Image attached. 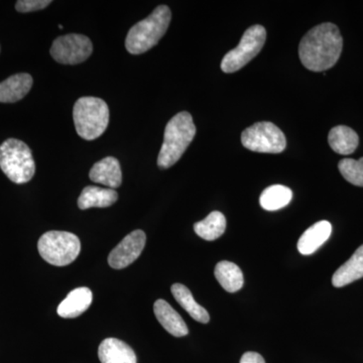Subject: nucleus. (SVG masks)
I'll return each mask as SVG.
<instances>
[{
	"label": "nucleus",
	"instance_id": "20e7f679",
	"mask_svg": "<svg viewBox=\"0 0 363 363\" xmlns=\"http://www.w3.org/2000/svg\"><path fill=\"white\" fill-rule=\"evenodd\" d=\"M73 119L80 138L86 140H96L108 126V105L100 98L81 97L74 105Z\"/></svg>",
	"mask_w": 363,
	"mask_h": 363
},
{
	"label": "nucleus",
	"instance_id": "6e6552de",
	"mask_svg": "<svg viewBox=\"0 0 363 363\" xmlns=\"http://www.w3.org/2000/svg\"><path fill=\"white\" fill-rule=\"evenodd\" d=\"M241 143L252 152L279 154L286 147V136L278 126L269 121L257 123L241 133Z\"/></svg>",
	"mask_w": 363,
	"mask_h": 363
},
{
	"label": "nucleus",
	"instance_id": "a211bd4d",
	"mask_svg": "<svg viewBox=\"0 0 363 363\" xmlns=\"http://www.w3.org/2000/svg\"><path fill=\"white\" fill-rule=\"evenodd\" d=\"M118 199L116 190L109 188H100L88 186L81 193L78 199V206L81 210L89 208H106L111 206Z\"/></svg>",
	"mask_w": 363,
	"mask_h": 363
},
{
	"label": "nucleus",
	"instance_id": "39448f33",
	"mask_svg": "<svg viewBox=\"0 0 363 363\" xmlns=\"http://www.w3.org/2000/svg\"><path fill=\"white\" fill-rule=\"evenodd\" d=\"M0 168L13 183H28L35 173L32 150L21 140L9 138L0 145Z\"/></svg>",
	"mask_w": 363,
	"mask_h": 363
},
{
	"label": "nucleus",
	"instance_id": "0eeeda50",
	"mask_svg": "<svg viewBox=\"0 0 363 363\" xmlns=\"http://www.w3.org/2000/svg\"><path fill=\"white\" fill-rule=\"evenodd\" d=\"M267 40V30L262 26L248 28L235 49L227 52L221 61V70L224 73H234L247 65L259 54Z\"/></svg>",
	"mask_w": 363,
	"mask_h": 363
},
{
	"label": "nucleus",
	"instance_id": "dca6fc26",
	"mask_svg": "<svg viewBox=\"0 0 363 363\" xmlns=\"http://www.w3.org/2000/svg\"><path fill=\"white\" fill-rule=\"evenodd\" d=\"M93 295L86 286L77 288L68 294L65 300L59 305L58 314L65 319L77 318L88 310L92 303Z\"/></svg>",
	"mask_w": 363,
	"mask_h": 363
},
{
	"label": "nucleus",
	"instance_id": "7ed1b4c3",
	"mask_svg": "<svg viewBox=\"0 0 363 363\" xmlns=\"http://www.w3.org/2000/svg\"><path fill=\"white\" fill-rule=\"evenodd\" d=\"M171 9L167 6H157L145 20L130 28L125 40V48L131 55L149 51L160 42L171 23Z\"/></svg>",
	"mask_w": 363,
	"mask_h": 363
},
{
	"label": "nucleus",
	"instance_id": "2eb2a0df",
	"mask_svg": "<svg viewBox=\"0 0 363 363\" xmlns=\"http://www.w3.org/2000/svg\"><path fill=\"white\" fill-rule=\"evenodd\" d=\"M332 233L330 222L322 220L308 228L298 241V250L303 255L317 252L329 240Z\"/></svg>",
	"mask_w": 363,
	"mask_h": 363
},
{
	"label": "nucleus",
	"instance_id": "9b49d317",
	"mask_svg": "<svg viewBox=\"0 0 363 363\" xmlns=\"http://www.w3.org/2000/svg\"><path fill=\"white\" fill-rule=\"evenodd\" d=\"M89 178L91 181L101 184L109 189L121 187L123 173L118 160L113 157H107L97 162L90 169Z\"/></svg>",
	"mask_w": 363,
	"mask_h": 363
},
{
	"label": "nucleus",
	"instance_id": "5701e85b",
	"mask_svg": "<svg viewBox=\"0 0 363 363\" xmlns=\"http://www.w3.org/2000/svg\"><path fill=\"white\" fill-rule=\"evenodd\" d=\"M293 192L283 185H274L264 189L259 198L260 206L267 211H277L292 201Z\"/></svg>",
	"mask_w": 363,
	"mask_h": 363
},
{
	"label": "nucleus",
	"instance_id": "a878e982",
	"mask_svg": "<svg viewBox=\"0 0 363 363\" xmlns=\"http://www.w3.org/2000/svg\"><path fill=\"white\" fill-rule=\"evenodd\" d=\"M240 363H266V362L259 353L245 352L241 357Z\"/></svg>",
	"mask_w": 363,
	"mask_h": 363
},
{
	"label": "nucleus",
	"instance_id": "9d476101",
	"mask_svg": "<svg viewBox=\"0 0 363 363\" xmlns=\"http://www.w3.org/2000/svg\"><path fill=\"white\" fill-rule=\"evenodd\" d=\"M147 242V236L143 230H135L126 235L114 248L108 257L112 269H121L130 266L140 257Z\"/></svg>",
	"mask_w": 363,
	"mask_h": 363
},
{
	"label": "nucleus",
	"instance_id": "f8f14e48",
	"mask_svg": "<svg viewBox=\"0 0 363 363\" xmlns=\"http://www.w3.org/2000/svg\"><path fill=\"white\" fill-rule=\"evenodd\" d=\"M98 357L101 363H136L135 351L116 338H107L100 344Z\"/></svg>",
	"mask_w": 363,
	"mask_h": 363
},
{
	"label": "nucleus",
	"instance_id": "b1692460",
	"mask_svg": "<svg viewBox=\"0 0 363 363\" xmlns=\"http://www.w3.org/2000/svg\"><path fill=\"white\" fill-rule=\"evenodd\" d=\"M341 175L352 185L363 187V157L362 159H343L339 162Z\"/></svg>",
	"mask_w": 363,
	"mask_h": 363
},
{
	"label": "nucleus",
	"instance_id": "f3484780",
	"mask_svg": "<svg viewBox=\"0 0 363 363\" xmlns=\"http://www.w3.org/2000/svg\"><path fill=\"white\" fill-rule=\"evenodd\" d=\"M362 278H363V245L358 247L352 257L335 272L332 277V284L335 288H342Z\"/></svg>",
	"mask_w": 363,
	"mask_h": 363
},
{
	"label": "nucleus",
	"instance_id": "f03ea898",
	"mask_svg": "<svg viewBox=\"0 0 363 363\" xmlns=\"http://www.w3.org/2000/svg\"><path fill=\"white\" fill-rule=\"evenodd\" d=\"M195 135L196 126L192 116L186 111L176 114L164 130V143L157 157L159 168L166 169L174 166L188 149Z\"/></svg>",
	"mask_w": 363,
	"mask_h": 363
},
{
	"label": "nucleus",
	"instance_id": "412c9836",
	"mask_svg": "<svg viewBox=\"0 0 363 363\" xmlns=\"http://www.w3.org/2000/svg\"><path fill=\"white\" fill-rule=\"evenodd\" d=\"M171 291L177 302L181 305L184 310L188 312V314L193 319L204 324L210 321V316L207 310L196 302L192 293L187 286L182 285V284H175V285L172 286Z\"/></svg>",
	"mask_w": 363,
	"mask_h": 363
},
{
	"label": "nucleus",
	"instance_id": "6ab92c4d",
	"mask_svg": "<svg viewBox=\"0 0 363 363\" xmlns=\"http://www.w3.org/2000/svg\"><path fill=\"white\" fill-rule=\"evenodd\" d=\"M328 143L334 152L347 156L353 154L357 149L359 138L352 128L345 125H338L332 128L329 133Z\"/></svg>",
	"mask_w": 363,
	"mask_h": 363
},
{
	"label": "nucleus",
	"instance_id": "393cba45",
	"mask_svg": "<svg viewBox=\"0 0 363 363\" xmlns=\"http://www.w3.org/2000/svg\"><path fill=\"white\" fill-rule=\"evenodd\" d=\"M51 4V0H18L16 4V9L18 13H32L44 9Z\"/></svg>",
	"mask_w": 363,
	"mask_h": 363
},
{
	"label": "nucleus",
	"instance_id": "1a4fd4ad",
	"mask_svg": "<svg viewBox=\"0 0 363 363\" xmlns=\"http://www.w3.org/2000/svg\"><path fill=\"white\" fill-rule=\"evenodd\" d=\"M93 51L89 38L84 35L70 33L54 40L51 55L55 61L64 65H77L86 61Z\"/></svg>",
	"mask_w": 363,
	"mask_h": 363
},
{
	"label": "nucleus",
	"instance_id": "4468645a",
	"mask_svg": "<svg viewBox=\"0 0 363 363\" xmlns=\"http://www.w3.org/2000/svg\"><path fill=\"white\" fill-rule=\"evenodd\" d=\"M33 83L30 74L20 73L11 76L0 83V102L14 104L20 101L32 89Z\"/></svg>",
	"mask_w": 363,
	"mask_h": 363
},
{
	"label": "nucleus",
	"instance_id": "423d86ee",
	"mask_svg": "<svg viewBox=\"0 0 363 363\" xmlns=\"http://www.w3.org/2000/svg\"><path fill=\"white\" fill-rule=\"evenodd\" d=\"M40 257L56 267H65L77 259L81 252L78 236L67 231H49L38 242Z\"/></svg>",
	"mask_w": 363,
	"mask_h": 363
},
{
	"label": "nucleus",
	"instance_id": "aec40b11",
	"mask_svg": "<svg viewBox=\"0 0 363 363\" xmlns=\"http://www.w3.org/2000/svg\"><path fill=\"white\" fill-rule=\"evenodd\" d=\"M214 274L215 278L222 288L228 293L238 292L245 284L242 271L233 262H226V260L218 262L215 267Z\"/></svg>",
	"mask_w": 363,
	"mask_h": 363
},
{
	"label": "nucleus",
	"instance_id": "f257e3e1",
	"mask_svg": "<svg viewBox=\"0 0 363 363\" xmlns=\"http://www.w3.org/2000/svg\"><path fill=\"white\" fill-rule=\"evenodd\" d=\"M343 39L338 26L325 23L306 33L298 45V57L308 70L323 72L332 68L341 56Z\"/></svg>",
	"mask_w": 363,
	"mask_h": 363
},
{
	"label": "nucleus",
	"instance_id": "4be33fe9",
	"mask_svg": "<svg viewBox=\"0 0 363 363\" xmlns=\"http://www.w3.org/2000/svg\"><path fill=\"white\" fill-rule=\"evenodd\" d=\"M225 216L219 211L211 212L204 220L197 222L194 225L196 234L208 241L218 240L225 233Z\"/></svg>",
	"mask_w": 363,
	"mask_h": 363
},
{
	"label": "nucleus",
	"instance_id": "ddd939ff",
	"mask_svg": "<svg viewBox=\"0 0 363 363\" xmlns=\"http://www.w3.org/2000/svg\"><path fill=\"white\" fill-rule=\"evenodd\" d=\"M154 312L157 321L172 335L183 337L188 335L187 325L178 312L164 300H157L154 305Z\"/></svg>",
	"mask_w": 363,
	"mask_h": 363
}]
</instances>
